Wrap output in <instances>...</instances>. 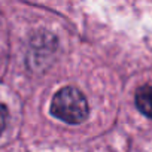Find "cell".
I'll list each match as a JSON object with an SVG mask.
<instances>
[{
    "mask_svg": "<svg viewBox=\"0 0 152 152\" xmlns=\"http://www.w3.org/2000/svg\"><path fill=\"white\" fill-rule=\"evenodd\" d=\"M51 113L55 118L75 125L87 119L90 107L85 96L78 88L64 87L54 96L51 102Z\"/></svg>",
    "mask_w": 152,
    "mask_h": 152,
    "instance_id": "6da1fadb",
    "label": "cell"
},
{
    "mask_svg": "<svg viewBox=\"0 0 152 152\" xmlns=\"http://www.w3.org/2000/svg\"><path fill=\"white\" fill-rule=\"evenodd\" d=\"M136 106L143 115L152 118V85H145L137 90Z\"/></svg>",
    "mask_w": 152,
    "mask_h": 152,
    "instance_id": "7a4b0ae2",
    "label": "cell"
},
{
    "mask_svg": "<svg viewBox=\"0 0 152 152\" xmlns=\"http://www.w3.org/2000/svg\"><path fill=\"white\" fill-rule=\"evenodd\" d=\"M6 125H8V109L5 104L0 103V134L5 131Z\"/></svg>",
    "mask_w": 152,
    "mask_h": 152,
    "instance_id": "3957f363",
    "label": "cell"
}]
</instances>
